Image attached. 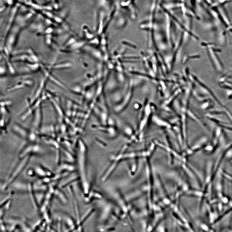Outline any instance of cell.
<instances>
[{
  "mask_svg": "<svg viewBox=\"0 0 232 232\" xmlns=\"http://www.w3.org/2000/svg\"><path fill=\"white\" fill-rule=\"evenodd\" d=\"M134 74H135L142 75V76H144V77H147L148 78H149L150 79H153V78L151 77V76L150 75H148L145 74L143 73H138V72H134Z\"/></svg>",
  "mask_w": 232,
  "mask_h": 232,
  "instance_id": "obj_1",
  "label": "cell"
}]
</instances>
